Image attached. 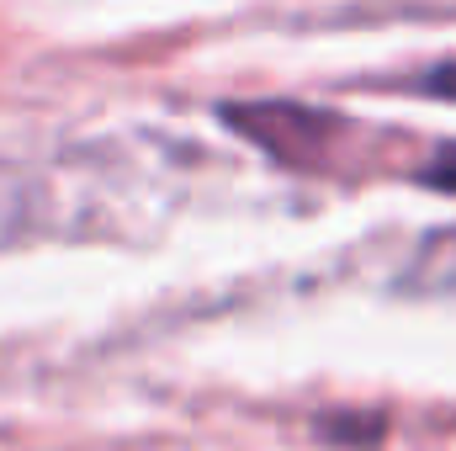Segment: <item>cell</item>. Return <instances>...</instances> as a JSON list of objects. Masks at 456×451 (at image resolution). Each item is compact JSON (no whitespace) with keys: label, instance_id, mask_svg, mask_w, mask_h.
Segmentation results:
<instances>
[{"label":"cell","instance_id":"cell-1","mask_svg":"<svg viewBox=\"0 0 456 451\" xmlns=\"http://www.w3.org/2000/svg\"><path fill=\"white\" fill-rule=\"evenodd\" d=\"M228 122L239 133H249L265 154L287 160V165H314L330 144V133L340 127L335 117L308 112V107H292V102H255V107H228Z\"/></svg>","mask_w":456,"mask_h":451},{"label":"cell","instance_id":"cell-2","mask_svg":"<svg viewBox=\"0 0 456 451\" xmlns=\"http://www.w3.org/2000/svg\"><path fill=\"white\" fill-rule=\"evenodd\" d=\"M398 287L414 298H456V228H436L419 239Z\"/></svg>","mask_w":456,"mask_h":451},{"label":"cell","instance_id":"cell-3","mask_svg":"<svg viewBox=\"0 0 456 451\" xmlns=\"http://www.w3.org/2000/svg\"><path fill=\"white\" fill-rule=\"evenodd\" d=\"M27 202H32L27 181H21L16 170H5V165H0V239H11L16 228L27 224Z\"/></svg>","mask_w":456,"mask_h":451},{"label":"cell","instance_id":"cell-4","mask_svg":"<svg viewBox=\"0 0 456 451\" xmlns=\"http://www.w3.org/2000/svg\"><path fill=\"white\" fill-rule=\"evenodd\" d=\"M419 181H425V186H436V192H456V144H446V149L419 170Z\"/></svg>","mask_w":456,"mask_h":451},{"label":"cell","instance_id":"cell-5","mask_svg":"<svg viewBox=\"0 0 456 451\" xmlns=\"http://www.w3.org/2000/svg\"><path fill=\"white\" fill-rule=\"evenodd\" d=\"M419 91H430V96H446V102H456V59L452 64H436L425 80H419Z\"/></svg>","mask_w":456,"mask_h":451}]
</instances>
